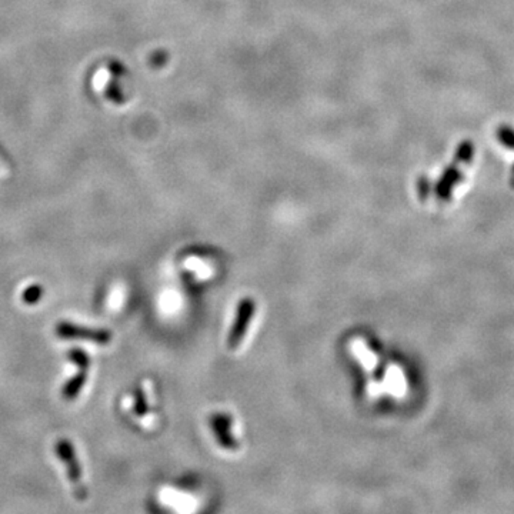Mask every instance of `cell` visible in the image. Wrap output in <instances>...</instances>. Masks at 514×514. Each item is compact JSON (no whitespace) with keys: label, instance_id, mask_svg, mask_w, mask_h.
<instances>
[{"label":"cell","instance_id":"1","mask_svg":"<svg viewBox=\"0 0 514 514\" xmlns=\"http://www.w3.org/2000/svg\"><path fill=\"white\" fill-rule=\"evenodd\" d=\"M55 452L66 467V473H67L70 483L73 485L76 497L79 500H84L86 496H88V490H86V486L83 485L81 466L79 463V459L76 456L72 442L67 439H60L55 446Z\"/></svg>","mask_w":514,"mask_h":514},{"label":"cell","instance_id":"6","mask_svg":"<svg viewBox=\"0 0 514 514\" xmlns=\"http://www.w3.org/2000/svg\"><path fill=\"white\" fill-rule=\"evenodd\" d=\"M135 413L138 416H143V414L147 413L146 397H145V393L140 388H138V390L135 392Z\"/></svg>","mask_w":514,"mask_h":514},{"label":"cell","instance_id":"5","mask_svg":"<svg viewBox=\"0 0 514 514\" xmlns=\"http://www.w3.org/2000/svg\"><path fill=\"white\" fill-rule=\"evenodd\" d=\"M43 296V289L40 284H32L29 286L23 294H22V300L26 305H36L39 300Z\"/></svg>","mask_w":514,"mask_h":514},{"label":"cell","instance_id":"4","mask_svg":"<svg viewBox=\"0 0 514 514\" xmlns=\"http://www.w3.org/2000/svg\"><path fill=\"white\" fill-rule=\"evenodd\" d=\"M461 180V171L457 166V159H456V163L452 164L446 173L443 175L440 183H439V187H437V193L442 199H449L450 197V192H452V187Z\"/></svg>","mask_w":514,"mask_h":514},{"label":"cell","instance_id":"2","mask_svg":"<svg viewBox=\"0 0 514 514\" xmlns=\"http://www.w3.org/2000/svg\"><path fill=\"white\" fill-rule=\"evenodd\" d=\"M67 357L79 369L77 373L70 380H67L65 383L63 389H62L63 399L67 400V402H72L80 395L81 389L84 388L86 381H88V373H89V369H91V357L88 356V353H86L81 349H72L67 353Z\"/></svg>","mask_w":514,"mask_h":514},{"label":"cell","instance_id":"3","mask_svg":"<svg viewBox=\"0 0 514 514\" xmlns=\"http://www.w3.org/2000/svg\"><path fill=\"white\" fill-rule=\"evenodd\" d=\"M55 333L65 340H88L99 346H106L112 340V333L107 329H93L73 324L69 322H60L56 324Z\"/></svg>","mask_w":514,"mask_h":514}]
</instances>
